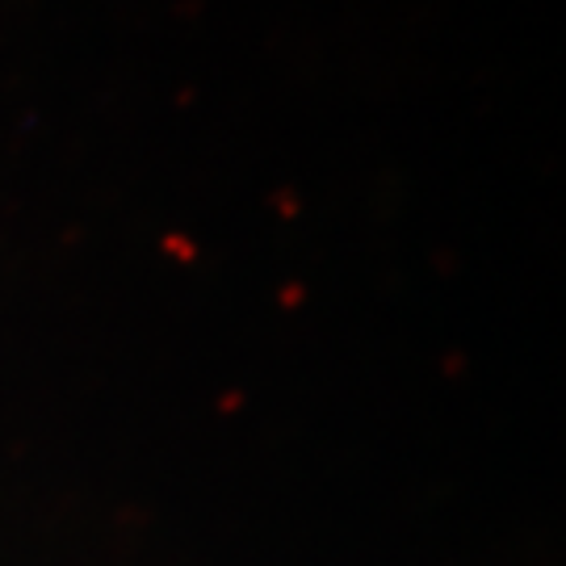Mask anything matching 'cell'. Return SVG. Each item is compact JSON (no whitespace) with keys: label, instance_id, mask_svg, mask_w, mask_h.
Here are the masks:
<instances>
[]
</instances>
